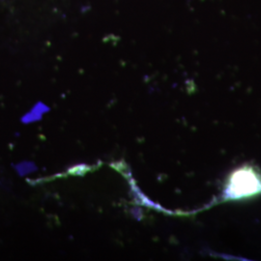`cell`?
I'll return each instance as SVG.
<instances>
[]
</instances>
